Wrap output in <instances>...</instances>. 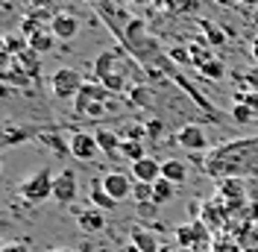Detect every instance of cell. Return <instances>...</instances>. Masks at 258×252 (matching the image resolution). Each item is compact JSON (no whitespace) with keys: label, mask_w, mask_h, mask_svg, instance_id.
I'll list each match as a JSON object with an SVG mask.
<instances>
[{"label":"cell","mask_w":258,"mask_h":252,"mask_svg":"<svg viewBox=\"0 0 258 252\" xmlns=\"http://www.w3.org/2000/svg\"><path fill=\"white\" fill-rule=\"evenodd\" d=\"M100 185H103V191H106L112 200H117V203L126 200V197H132V188H135V182H132L126 173H120V170H117V173H114V170L106 173L100 179Z\"/></svg>","instance_id":"obj_10"},{"label":"cell","mask_w":258,"mask_h":252,"mask_svg":"<svg viewBox=\"0 0 258 252\" xmlns=\"http://www.w3.org/2000/svg\"><path fill=\"white\" fill-rule=\"evenodd\" d=\"M173 197H176V185H173V182H167V179H159V182L153 185V203H156V205L170 203Z\"/></svg>","instance_id":"obj_20"},{"label":"cell","mask_w":258,"mask_h":252,"mask_svg":"<svg viewBox=\"0 0 258 252\" xmlns=\"http://www.w3.org/2000/svg\"><path fill=\"white\" fill-rule=\"evenodd\" d=\"M209 232L203 229V223H191V226H179L176 229V243L182 246V249H188V252H194L197 246L200 249H206L209 246Z\"/></svg>","instance_id":"obj_8"},{"label":"cell","mask_w":258,"mask_h":252,"mask_svg":"<svg viewBox=\"0 0 258 252\" xmlns=\"http://www.w3.org/2000/svg\"><path fill=\"white\" fill-rule=\"evenodd\" d=\"M161 6H167L170 12H191V9H194V0H164Z\"/></svg>","instance_id":"obj_27"},{"label":"cell","mask_w":258,"mask_h":252,"mask_svg":"<svg viewBox=\"0 0 258 252\" xmlns=\"http://www.w3.org/2000/svg\"><path fill=\"white\" fill-rule=\"evenodd\" d=\"M88 200H91V208H100V211H112L114 205H117V200H112V197L103 191L100 182H91V188H88Z\"/></svg>","instance_id":"obj_17"},{"label":"cell","mask_w":258,"mask_h":252,"mask_svg":"<svg viewBox=\"0 0 258 252\" xmlns=\"http://www.w3.org/2000/svg\"><path fill=\"white\" fill-rule=\"evenodd\" d=\"M94 138H97V147H100V153L109 158H117L120 156V132H112V129H106V126H97L94 129Z\"/></svg>","instance_id":"obj_13"},{"label":"cell","mask_w":258,"mask_h":252,"mask_svg":"<svg viewBox=\"0 0 258 252\" xmlns=\"http://www.w3.org/2000/svg\"><path fill=\"white\" fill-rule=\"evenodd\" d=\"M68 150H71V156L77 158V161H94V156L100 153L97 138L88 135V132H82V129L68 135Z\"/></svg>","instance_id":"obj_7"},{"label":"cell","mask_w":258,"mask_h":252,"mask_svg":"<svg viewBox=\"0 0 258 252\" xmlns=\"http://www.w3.org/2000/svg\"><path fill=\"white\" fill-rule=\"evenodd\" d=\"M50 32L56 35V41H71L80 32V21L71 12H56V15L50 18Z\"/></svg>","instance_id":"obj_11"},{"label":"cell","mask_w":258,"mask_h":252,"mask_svg":"<svg viewBox=\"0 0 258 252\" xmlns=\"http://www.w3.org/2000/svg\"><path fill=\"white\" fill-rule=\"evenodd\" d=\"M82 74L77 68H59V71H53L50 74V91L53 97H59V100H77L82 91Z\"/></svg>","instance_id":"obj_5"},{"label":"cell","mask_w":258,"mask_h":252,"mask_svg":"<svg viewBox=\"0 0 258 252\" xmlns=\"http://www.w3.org/2000/svg\"><path fill=\"white\" fill-rule=\"evenodd\" d=\"M156 208H159V205L153 203V200H150V203H141V205H138V211H141V214H144V217H150V214H153V211H156Z\"/></svg>","instance_id":"obj_30"},{"label":"cell","mask_w":258,"mask_h":252,"mask_svg":"<svg viewBox=\"0 0 258 252\" xmlns=\"http://www.w3.org/2000/svg\"><path fill=\"white\" fill-rule=\"evenodd\" d=\"M217 194H220L226 203H229V211H235V205L241 208L243 200H246V188H243V179H223Z\"/></svg>","instance_id":"obj_15"},{"label":"cell","mask_w":258,"mask_h":252,"mask_svg":"<svg viewBox=\"0 0 258 252\" xmlns=\"http://www.w3.org/2000/svg\"><path fill=\"white\" fill-rule=\"evenodd\" d=\"M94 74H97V82L106 85L114 94H123V91L129 94L135 85H141L138 59L126 47H109L106 53H100L94 59Z\"/></svg>","instance_id":"obj_2"},{"label":"cell","mask_w":258,"mask_h":252,"mask_svg":"<svg viewBox=\"0 0 258 252\" xmlns=\"http://www.w3.org/2000/svg\"><path fill=\"white\" fill-rule=\"evenodd\" d=\"M77 226L85 235H97V232L106 229V211H100V208H82V211H77Z\"/></svg>","instance_id":"obj_14"},{"label":"cell","mask_w":258,"mask_h":252,"mask_svg":"<svg viewBox=\"0 0 258 252\" xmlns=\"http://www.w3.org/2000/svg\"><path fill=\"white\" fill-rule=\"evenodd\" d=\"M85 3H91V6H100V3H106V0H85Z\"/></svg>","instance_id":"obj_34"},{"label":"cell","mask_w":258,"mask_h":252,"mask_svg":"<svg viewBox=\"0 0 258 252\" xmlns=\"http://www.w3.org/2000/svg\"><path fill=\"white\" fill-rule=\"evenodd\" d=\"M120 156L126 158L129 164L141 161V158H147L144 156V144H141V141H123V144H120Z\"/></svg>","instance_id":"obj_22"},{"label":"cell","mask_w":258,"mask_h":252,"mask_svg":"<svg viewBox=\"0 0 258 252\" xmlns=\"http://www.w3.org/2000/svg\"><path fill=\"white\" fill-rule=\"evenodd\" d=\"M53 200L59 205H71L77 200V173L71 167L56 173V179H53Z\"/></svg>","instance_id":"obj_9"},{"label":"cell","mask_w":258,"mask_h":252,"mask_svg":"<svg viewBox=\"0 0 258 252\" xmlns=\"http://www.w3.org/2000/svg\"><path fill=\"white\" fill-rule=\"evenodd\" d=\"M238 3H243V6H258V0H238Z\"/></svg>","instance_id":"obj_33"},{"label":"cell","mask_w":258,"mask_h":252,"mask_svg":"<svg viewBox=\"0 0 258 252\" xmlns=\"http://www.w3.org/2000/svg\"><path fill=\"white\" fill-rule=\"evenodd\" d=\"M123 3H144V0H123Z\"/></svg>","instance_id":"obj_35"},{"label":"cell","mask_w":258,"mask_h":252,"mask_svg":"<svg viewBox=\"0 0 258 252\" xmlns=\"http://www.w3.org/2000/svg\"><path fill=\"white\" fill-rule=\"evenodd\" d=\"M200 74H203L206 79H223L226 77V68H223V62H220V59H214V62H209L203 71H200Z\"/></svg>","instance_id":"obj_25"},{"label":"cell","mask_w":258,"mask_h":252,"mask_svg":"<svg viewBox=\"0 0 258 252\" xmlns=\"http://www.w3.org/2000/svg\"><path fill=\"white\" fill-rule=\"evenodd\" d=\"M132 246L138 252H161L156 237L150 235V232H144V229H132Z\"/></svg>","instance_id":"obj_19"},{"label":"cell","mask_w":258,"mask_h":252,"mask_svg":"<svg viewBox=\"0 0 258 252\" xmlns=\"http://www.w3.org/2000/svg\"><path fill=\"white\" fill-rule=\"evenodd\" d=\"M3 252H30V249H27L24 243H6V246H3Z\"/></svg>","instance_id":"obj_31"},{"label":"cell","mask_w":258,"mask_h":252,"mask_svg":"<svg viewBox=\"0 0 258 252\" xmlns=\"http://www.w3.org/2000/svg\"><path fill=\"white\" fill-rule=\"evenodd\" d=\"M53 179H56V176L50 173L47 167H41V170H35L32 176L21 179V182H18L21 200H27V203H44L47 197H53Z\"/></svg>","instance_id":"obj_4"},{"label":"cell","mask_w":258,"mask_h":252,"mask_svg":"<svg viewBox=\"0 0 258 252\" xmlns=\"http://www.w3.org/2000/svg\"><path fill=\"white\" fill-rule=\"evenodd\" d=\"M232 120L235 123H252L255 120V111L249 109V106H243V103H235L232 106Z\"/></svg>","instance_id":"obj_24"},{"label":"cell","mask_w":258,"mask_h":252,"mask_svg":"<svg viewBox=\"0 0 258 252\" xmlns=\"http://www.w3.org/2000/svg\"><path fill=\"white\" fill-rule=\"evenodd\" d=\"M203 170L217 182L258 176V135L214 144L203 156Z\"/></svg>","instance_id":"obj_1"},{"label":"cell","mask_w":258,"mask_h":252,"mask_svg":"<svg viewBox=\"0 0 258 252\" xmlns=\"http://www.w3.org/2000/svg\"><path fill=\"white\" fill-rule=\"evenodd\" d=\"M200 27H203V32H206V38H209L214 47H223L226 44V32L217 27V24H211V21H200Z\"/></svg>","instance_id":"obj_23"},{"label":"cell","mask_w":258,"mask_h":252,"mask_svg":"<svg viewBox=\"0 0 258 252\" xmlns=\"http://www.w3.org/2000/svg\"><path fill=\"white\" fill-rule=\"evenodd\" d=\"M161 179H167V182H173V185L188 182V164L179 161V158H167V161H161Z\"/></svg>","instance_id":"obj_16"},{"label":"cell","mask_w":258,"mask_h":252,"mask_svg":"<svg viewBox=\"0 0 258 252\" xmlns=\"http://www.w3.org/2000/svg\"><path fill=\"white\" fill-rule=\"evenodd\" d=\"M132 200L141 205V203H150L153 200V185H144V182H135V188H132Z\"/></svg>","instance_id":"obj_26"},{"label":"cell","mask_w":258,"mask_h":252,"mask_svg":"<svg viewBox=\"0 0 258 252\" xmlns=\"http://www.w3.org/2000/svg\"><path fill=\"white\" fill-rule=\"evenodd\" d=\"M123 252H138V249H135V246H129V249H123Z\"/></svg>","instance_id":"obj_37"},{"label":"cell","mask_w":258,"mask_h":252,"mask_svg":"<svg viewBox=\"0 0 258 252\" xmlns=\"http://www.w3.org/2000/svg\"><path fill=\"white\" fill-rule=\"evenodd\" d=\"M123 109V100L120 94L109 91L106 85L100 82H85L82 85L80 97L74 100V111L80 120H91V123H100V120H109L117 111Z\"/></svg>","instance_id":"obj_3"},{"label":"cell","mask_w":258,"mask_h":252,"mask_svg":"<svg viewBox=\"0 0 258 252\" xmlns=\"http://www.w3.org/2000/svg\"><path fill=\"white\" fill-rule=\"evenodd\" d=\"M176 144L182 150H191V153H209L211 144H209V135L200 123H182L176 132Z\"/></svg>","instance_id":"obj_6"},{"label":"cell","mask_w":258,"mask_h":252,"mask_svg":"<svg viewBox=\"0 0 258 252\" xmlns=\"http://www.w3.org/2000/svg\"><path fill=\"white\" fill-rule=\"evenodd\" d=\"M235 103H243V106H249L252 111H258V91H246V94H238V97H235Z\"/></svg>","instance_id":"obj_28"},{"label":"cell","mask_w":258,"mask_h":252,"mask_svg":"<svg viewBox=\"0 0 258 252\" xmlns=\"http://www.w3.org/2000/svg\"><path fill=\"white\" fill-rule=\"evenodd\" d=\"M249 56H252V59L258 62V35L252 38V41H249Z\"/></svg>","instance_id":"obj_32"},{"label":"cell","mask_w":258,"mask_h":252,"mask_svg":"<svg viewBox=\"0 0 258 252\" xmlns=\"http://www.w3.org/2000/svg\"><path fill=\"white\" fill-rule=\"evenodd\" d=\"M50 252H74V249H50Z\"/></svg>","instance_id":"obj_36"},{"label":"cell","mask_w":258,"mask_h":252,"mask_svg":"<svg viewBox=\"0 0 258 252\" xmlns=\"http://www.w3.org/2000/svg\"><path fill=\"white\" fill-rule=\"evenodd\" d=\"M147 135H153V138H159L161 132H164V120H150V123L144 126Z\"/></svg>","instance_id":"obj_29"},{"label":"cell","mask_w":258,"mask_h":252,"mask_svg":"<svg viewBox=\"0 0 258 252\" xmlns=\"http://www.w3.org/2000/svg\"><path fill=\"white\" fill-rule=\"evenodd\" d=\"M132 179L135 182H144V185H156L161 179V161L159 158H141V161H135L132 164Z\"/></svg>","instance_id":"obj_12"},{"label":"cell","mask_w":258,"mask_h":252,"mask_svg":"<svg viewBox=\"0 0 258 252\" xmlns=\"http://www.w3.org/2000/svg\"><path fill=\"white\" fill-rule=\"evenodd\" d=\"M188 53H191V65L197 68V71H203L209 62H214V53H211L209 47H203V44H197V41L188 47Z\"/></svg>","instance_id":"obj_21"},{"label":"cell","mask_w":258,"mask_h":252,"mask_svg":"<svg viewBox=\"0 0 258 252\" xmlns=\"http://www.w3.org/2000/svg\"><path fill=\"white\" fill-rule=\"evenodd\" d=\"M30 41V47L35 50V53H44V50H56V35L50 32V27H44L41 32H35L32 38H27Z\"/></svg>","instance_id":"obj_18"}]
</instances>
